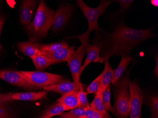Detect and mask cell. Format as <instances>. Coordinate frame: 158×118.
I'll list each match as a JSON object with an SVG mask.
<instances>
[{
	"label": "cell",
	"instance_id": "obj_30",
	"mask_svg": "<svg viewBox=\"0 0 158 118\" xmlns=\"http://www.w3.org/2000/svg\"><path fill=\"white\" fill-rule=\"evenodd\" d=\"M114 2L118 3L120 5L121 8L123 10L127 9L134 2V1L132 0H118Z\"/></svg>",
	"mask_w": 158,
	"mask_h": 118
},
{
	"label": "cell",
	"instance_id": "obj_9",
	"mask_svg": "<svg viewBox=\"0 0 158 118\" xmlns=\"http://www.w3.org/2000/svg\"><path fill=\"white\" fill-rule=\"evenodd\" d=\"M73 6L71 5H62L55 13V18L52 25V31L57 32L66 25L73 10Z\"/></svg>",
	"mask_w": 158,
	"mask_h": 118
},
{
	"label": "cell",
	"instance_id": "obj_33",
	"mask_svg": "<svg viewBox=\"0 0 158 118\" xmlns=\"http://www.w3.org/2000/svg\"><path fill=\"white\" fill-rule=\"evenodd\" d=\"M151 3L153 6H155V7H158V0H151Z\"/></svg>",
	"mask_w": 158,
	"mask_h": 118
},
{
	"label": "cell",
	"instance_id": "obj_34",
	"mask_svg": "<svg viewBox=\"0 0 158 118\" xmlns=\"http://www.w3.org/2000/svg\"><path fill=\"white\" fill-rule=\"evenodd\" d=\"M2 49V47L1 45H0V51Z\"/></svg>",
	"mask_w": 158,
	"mask_h": 118
},
{
	"label": "cell",
	"instance_id": "obj_4",
	"mask_svg": "<svg viewBox=\"0 0 158 118\" xmlns=\"http://www.w3.org/2000/svg\"><path fill=\"white\" fill-rule=\"evenodd\" d=\"M89 34L90 33L86 31L81 35L70 37L71 38H77L80 41L81 44V46L75 51L74 53L71 56L69 60L67 61L68 66L72 76L73 82H80V71L81 68V63L85 54L88 47L89 45Z\"/></svg>",
	"mask_w": 158,
	"mask_h": 118
},
{
	"label": "cell",
	"instance_id": "obj_13",
	"mask_svg": "<svg viewBox=\"0 0 158 118\" xmlns=\"http://www.w3.org/2000/svg\"><path fill=\"white\" fill-rule=\"evenodd\" d=\"M102 77L100 86L96 95H100L104 91L108 86L112 82L113 76V70L109 63V59L105 61V67L102 73Z\"/></svg>",
	"mask_w": 158,
	"mask_h": 118
},
{
	"label": "cell",
	"instance_id": "obj_27",
	"mask_svg": "<svg viewBox=\"0 0 158 118\" xmlns=\"http://www.w3.org/2000/svg\"><path fill=\"white\" fill-rule=\"evenodd\" d=\"M11 94L0 95V118H8V113L4 105L5 102L11 100L10 98Z\"/></svg>",
	"mask_w": 158,
	"mask_h": 118
},
{
	"label": "cell",
	"instance_id": "obj_32",
	"mask_svg": "<svg viewBox=\"0 0 158 118\" xmlns=\"http://www.w3.org/2000/svg\"><path fill=\"white\" fill-rule=\"evenodd\" d=\"M156 59V64L155 65V69H154V73L155 75H156V77H158V56H157Z\"/></svg>",
	"mask_w": 158,
	"mask_h": 118
},
{
	"label": "cell",
	"instance_id": "obj_20",
	"mask_svg": "<svg viewBox=\"0 0 158 118\" xmlns=\"http://www.w3.org/2000/svg\"><path fill=\"white\" fill-rule=\"evenodd\" d=\"M32 62L37 70H41L53 64L52 61L45 56L38 55L31 58Z\"/></svg>",
	"mask_w": 158,
	"mask_h": 118
},
{
	"label": "cell",
	"instance_id": "obj_28",
	"mask_svg": "<svg viewBox=\"0 0 158 118\" xmlns=\"http://www.w3.org/2000/svg\"><path fill=\"white\" fill-rule=\"evenodd\" d=\"M110 97L111 88L110 85L102 93V100L106 112L109 111L112 109L110 104Z\"/></svg>",
	"mask_w": 158,
	"mask_h": 118
},
{
	"label": "cell",
	"instance_id": "obj_24",
	"mask_svg": "<svg viewBox=\"0 0 158 118\" xmlns=\"http://www.w3.org/2000/svg\"><path fill=\"white\" fill-rule=\"evenodd\" d=\"M147 105L151 112L152 118H158V97L157 96H150L147 100Z\"/></svg>",
	"mask_w": 158,
	"mask_h": 118
},
{
	"label": "cell",
	"instance_id": "obj_31",
	"mask_svg": "<svg viewBox=\"0 0 158 118\" xmlns=\"http://www.w3.org/2000/svg\"><path fill=\"white\" fill-rule=\"evenodd\" d=\"M5 22V18L3 16L0 15V36L1 34L2 30Z\"/></svg>",
	"mask_w": 158,
	"mask_h": 118
},
{
	"label": "cell",
	"instance_id": "obj_21",
	"mask_svg": "<svg viewBox=\"0 0 158 118\" xmlns=\"http://www.w3.org/2000/svg\"><path fill=\"white\" fill-rule=\"evenodd\" d=\"M64 111L65 110L64 106L59 102H57L54 106L43 114L41 118H51L56 115H61Z\"/></svg>",
	"mask_w": 158,
	"mask_h": 118
},
{
	"label": "cell",
	"instance_id": "obj_10",
	"mask_svg": "<svg viewBox=\"0 0 158 118\" xmlns=\"http://www.w3.org/2000/svg\"><path fill=\"white\" fill-rule=\"evenodd\" d=\"M83 86L81 82H70L64 81L56 85L52 86H44L42 87L45 91H53L63 95H65L73 91H79L81 87Z\"/></svg>",
	"mask_w": 158,
	"mask_h": 118
},
{
	"label": "cell",
	"instance_id": "obj_5",
	"mask_svg": "<svg viewBox=\"0 0 158 118\" xmlns=\"http://www.w3.org/2000/svg\"><path fill=\"white\" fill-rule=\"evenodd\" d=\"M114 1L102 0L99 5L96 8H91L88 6L82 0H77V5L87 19L88 28L86 31L90 33L92 31L99 32L102 31L98 24V18L100 15L105 12L106 9Z\"/></svg>",
	"mask_w": 158,
	"mask_h": 118
},
{
	"label": "cell",
	"instance_id": "obj_35",
	"mask_svg": "<svg viewBox=\"0 0 158 118\" xmlns=\"http://www.w3.org/2000/svg\"></svg>",
	"mask_w": 158,
	"mask_h": 118
},
{
	"label": "cell",
	"instance_id": "obj_18",
	"mask_svg": "<svg viewBox=\"0 0 158 118\" xmlns=\"http://www.w3.org/2000/svg\"><path fill=\"white\" fill-rule=\"evenodd\" d=\"M132 59L133 57L130 56L122 57L121 60L118 67L113 70V76L111 83L114 85H116L122 77L125 70L127 69L129 64L132 61Z\"/></svg>",
	"mask_w": 158,
	"mask_h": 118
},
{
	"label": "cell",
	"instance_id": "obj_16",
	"mask_svg": "<svg viewBox=\"0 0 158 118\" xmlns=\"http://www.w3.org/2000/svg\"><path fill=\"white\" fill-rule=\"evenodd\" d=\"M102 49V47L99 44L98 46L97 45H89L88 47L86 53L87 57L86 60L84 61L83 64L81 66L80 71V74L81 75L82 72L83 71L85 68L87 67L92 62H94L97 59L98 57L99 52Z\"/></svg>",
	"mask_w": 158,
	"mask_h": 118
},
{
	"label": "cell",
	"instance_id": "obj_15",
	"mask_svg": "<svg viewBox=\"0 0 158 118\" xmlns=\"http://www.w3.org/2000/svg\"><path fill=\"white\" fill-rule=\"evenodd\" d=\"M47 92L46 91L35 92H23L11 94L10 98L11 100L20 101H36L46 97Z\"/></svg>",
	"mask_w": 158,
	"mask_h": 118
},
{
	"label": "cell",
	"instance_id": "obj_25",
	"mask_svg": "<svg viewBox=\"0 0 158 118\" xmlns=\"http://www.w3.org/2000/svg\"><path fill=\"white\" fill-rule=\"evenodd\" d=\"M87 93L83 90V87H81L78 92V107L85 109L89 106Z\"/></svg>",
	"mask_w": 158,
	"mask_h": 118
},
{
	"label": "cell",
	"instance_id": "obj_22",
	"mask_svg": "<svg viewBox=\"0 0 158 118\" xmlns=\"http://www.w3.org/2000/svg\"><path fill=\"white\" fill-rule=\"evenodd\" d=\"M58 118H86L85 109L77 107L68 112H63Z\"/></svg>",
	"mask_w": 158,
	"mask_h": 118
},
{
	"label": "cell",
	"instance_id": "obj_6",
	"mask_svg": "<svg viewBox=\"0 0 158 118\" xmlns=\"http://www.w3.org/2000/svg\"><path fill=\"white\" fill-rule=\"evenodd\" d=\"M33 83L39 87L56 85L65 81L61 75L39 71H19Z\"/></svg>",
	"mask_w": 158,
	"mask_h": 118
},
{
	"label": "cell",
	"instance_id": "obj_1",
	"mask_svg": "<svg viewBox=\"0 0 158 118\" xmlns=\"http://www.w3.org/2000/svg\"><path fill=\"white\" fill-rule=\"evenodd\" d=\"M152 29H135L119 24L112 34L107 35L104 42L100 43L103 56L98 57L94 62L103 63L112 56H129L133 49L154 36Z\"/></svg>",
	"mask_w": 158,
	"mask_h": 118
},
{
	"label": "cell",
	"instance_id": "obj_29",
	"mask_svg": "<svg viewBox=\"0 0 158 118\" xmlns=\"http://www.w3.org/2000/svg\"><path fill=\"white\" fill-rule=\"evenodd\" d=\"M102 74H100L99 76L97 77L96 79H95L94 80L89 84V86L87 88V94H93V93H96L99 88L100 86L101 79H102Z\"/></svg>",
	"mask_w": 158,
	"mask_h": 118
},
{
	"label": "cell",
	"instance_id": "obj_11",
	"mask_svg": "<svg viewBox=\"0 0 158 118\" xmlns=\"http://www.w3.org/2000/svg\"><path fill=\"white\" fill-rule=\"evenodd\" d=\"M74 46L62 48L54 51H42V55L45 56L52 61L53 64L59 62H67L75 51Z\"/></svg>",
	"mask_w": 158,
	"mask_h": 118
},
{
	"label": "cell",
	"instance_id": "obj_23",
	"mask_svg": "<svg viewBox=\"0 0 158 118\" xmlns=\"http://www.w3.org/2000/svg\"><path fill=\"white\" fill-rule=\"evenodd\" d=\"M89 106L100 113L102 114H106L107 113L102 100V94L96 95L94 99L90 103Z\"/></svg>",
	"mask_w": 158,
	"mask_h": 118
},
{
	"label": "cell",
	"instance_id": "obj_26",
	"mask_svg": "<svg viewBox=\"0 0 158 118\" xmlns=\"http://www.w3.org/2000/svg\"><path fill=\"white\" fill-rule=\"evenodd\" d=\"M85 109V116L86 118H111L108 113L102 114L96 110L91 108L90 106Z\"/></svg>",
	"mask_w": 158,
	"mask_h": 118
},
{
	"label": "cell",
	"instance_id": "obj_12",
	"mask_svg": "<svg viewBox=\"0 0 158 118\" xmlns=\"http://www.w3.org/2000/svg\"><path fill=\"white\" fill-rule=\"evenodd\" d=\"M37 2L34 0H24L21 2L20 10V22L23 25L31 23L34 15Z\"/></svg>",
	"mask_w": 158,
	"mask_h": 118
},
{
	"label": "cell",
	"instance_id": "obj_3",
	"mask_svg": "<svg viewBox=\"0 0 158 118\" xmlns=\"http://www.w3.org/2000/svg\"><path fill=\"white\" fill-rule=\"evenodd\" d=\"M129 73L117 82L115 89V104L114 109L120 118H127L129 112L130 91Z\"/></svg>",
	"mask_w": 158,
	"mask_h": 118
},
{
	"label": "cell",
	"instance_id": "obj_8",
	"mask_svg": "<svg viewBox=\"0 0 158 118\" xmlns=\"http://www.w3.org/2000/svg\"><path fill=\"white\" fill-rule=\"evenodd\" d=\"M0 79L6 82L27 89H40L20 71L11 70H0Z\"/></svg>",
	"mask_w": 158,
	"mask_h": 118
},
{
	"label": "cell",
	"instance_id": "obj_19",
	"mask_svg": "<svg viewBox=\"0 0 158 118\" xmlns=\"http://www.w3.org/2000/svg\"><path fill=\"white\" fill-rule=\"evenodd\" d=\"M37 46L38 49L42 52H45V51L51 52L62 48L69 47L68 43L64 41L49 43H37Z\"/></svg>",
	"mask_w": 158,
	"mask_h": 118
},
{
	"label": "cell",
	"instance_id": "obj_2",
	"mask_svg": "<svg viewBox=\"0 0 158 118\" xmlns=\"http://www.w3.org/2000/svg\"><path fill=\"white\" fill-rule=\"evenodd\" d=\"M55 13L44 1L40 2L33 20L27 27L30 41L38 43L47 36L53 25Z\"/></svg>",
	"mask_w": 158,
	"mask_h": 118
},
{
	"label": "cell",
	"instance_id": "obj_17",
	"mask_svg": "<svg viewBox=\"0 0 158 118\" xmlns=\"http://www.w3.org/2000/svg\"><path fill=\"white\" fill-rule=\"evenodd\" d=\"M18 47L26 55L30 57L31 58L40 55L42 53L37 48V43L31 42L30 41L18 43Z\"/></svg>",
	"mask_w": 158,
	"mask_h": 118
},
{
	"label": "cell",
	"instance_id": "obj_14",
	"mask_svg": "<svg viewBox=\"0 0 158 118\" xmlns=\"http://www.w3.org/2000/svg\"><path fill=\"white\" fill-rule=\"evenodd\" d=\"M78 91H73L67 93L62 96L57 100V102L64 106L65 111L78 107Z\"/></svg>",
	"mask_w": 158,
	"mask_h": 118
},
{
	"label": "cell",
	"instance_id": "obj_7",
	"mask_svg": "<svg viewBox=\"0 0 158 118\" xmlns=\"http://www.w3.org/2000/svg\"><path fill=\"white\" fill-rule=\"evenodd\" d=\"M130 102L129 112L130 118H141V110L143 104V95L139 85L136 82H129Z\"/></svg>",
	"mask_w": 158,
	"mask_h": 118
}]
</instances>
